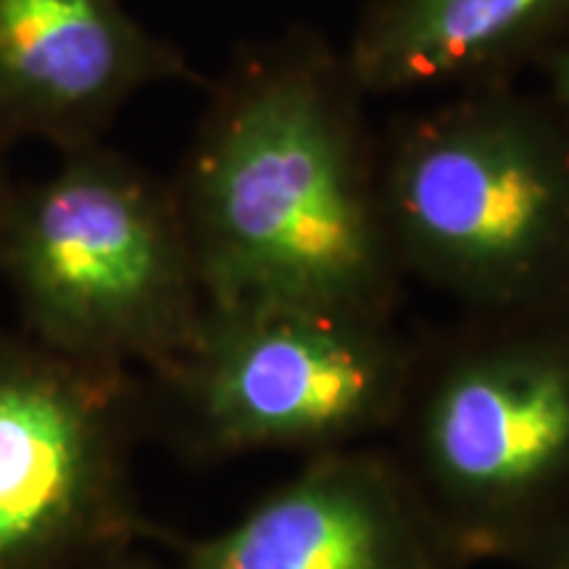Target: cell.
Here are the masks:
<instances>
[{"mask_svg": "<svg viewBox=\"0 0 569 569\" xmlns=\"http://www.w3.org/2000/svg\"><path fill=\"white\" fill-rule=\"evenodd\" d=\"M365 98L309 32L253 48L213 84L172 182L206 306L388 319L401 267Z\"/></svg>", "mask_w": 569, "mask_h": 569, "instance_id": "cell-1", "label": "cell"}, {"mask_svg": "<svg viewBox=\"0 0 569 569\" xmlns=\"http://www.w3.org/2000/svg\"><path fill=\"white\" fill-rule=\"evenodd\" d=\"M380 196L401 272L496 319L569 317V148L543 92L480 84L403 119Z\"/></svg>", "mask_w": 569, "mask_h": 569, "instance_id": "cell-2", "label": "cell"}, {"mask_svg": "<svg viewBox=\"0 0 569 569\" xmlns=\"http://www.w3.org/2000/svg\"><path fill=\"white\" fill-rule=\"evenodd\" d=\"M0 277L21 332L101 367L146 365L163 377L206 317L172 182L103 142L13 184L0 219Z\"/></svg>", "mask_w": 569, "mask_h": 569, "instance_id": "cell-3", "label": "cell"}, {"mask_svg": "<svg viewBox=\"0 0 569 569\" xmlns=\"http://www.w3.org/2000/svg\"><path fill=\"white\" fill-rule=\"evenodd\" d=\"M213 453L336 446L398 415L411 361L388 319L315 306L211 309L163 375Z\"/></svg>", "mask_w": 569, "mask_h": 569, "instance_id": "cell-4", "label": "cell"}, {"mask_svg": "<svg viewBox=\"0 0 569 569\" xmlns=\"http://www.w3.org/2000/svg\"><path fill=\"white\" fill-rule=\"evenodd\" d=\"M417 443L448 522L486 549L517 551L567 515L569 317L496 319L427 390Z\"/></svg>", "mask_w": 569, "mask_h": 569, "instance_id": "cell-5", "label": "cell"}, {"mask_svg": "<svg viewBox=\"0 0 569 569\" xmlns=\"http://www.w3.org/2000/svg\"><path fill=\"white\" fill-rule=\"evenodd\" d=\"M127 375L0 327V569H77L122 549Z\"/></svg>", "mask_w": 569, "mask_h": 569, "instance_id": "cell-6", "label": "cell"}, {"mask_svg": "<svg viewBox=\"0 0 569 569\" xmlns=\"http://www.w3.org/2000/svg\"><path fill=\"white\" fill-rule=\"evenodd\" d=\"M180 80L188 59L122 0H0V151L96 146L134 96Z\"/></svg>", "mask_w": 569, "mask_h": 569, "instance_id": "cell-7", "label": "cell"}, {"mask_svg": "<svg viewBox=\"0 0 569 569\" xmlns=\"http://www.w3.org/2000/svg\"><path fill=\"white\" fill-rule=\"evenodd\" d=\"M443 525L396 469L327 453L219 536L184 569H446Z\"/></svg>", "mask_w": 569, "mask_h": 569, "instance_id": "cell-8", "label": "cell"}, {"mask_svg": "<svg viewBox=\"0 0 569 569\" xmlns=\"http://www.w3.org/2000/svg\"><path fill=\"white\" fill-rule=\"evenodd\" d=\"M569 40V0H365L343 51L365 96L509 82Z\"/></svg>", "mask_w": 569, "mask_h": 569, "instance_id": "cell-9", "label": "cell"}, {"mask_svg": "<svg viewBox=\"0 0 569 569\" xmlns=\"http://www.w3.org/2000/svg\"><path fill=\"white\" fill-rule=\"evenodd\" d=\"M532 569H569V511L519 546Z\"/></svg>", "mask_w": 569, "mask_h": 569, "instance_id": "cell-10", "label": "cell"}, {"mask_svg": "<svg viewBox=\"0 0 569 569\" xmlns=\"http://www.w3.org/2000/svg\"><path fill=\"white\" fill-rule=\"evenodd\" d=\"M540 67L546 71L543 98L549 101L569 148V40L565 46H559L557 51L546 56V59L540 61Z\"/></svg>", "mask_w": 569, "mask_h": 569, "instance_id": "cell-11", "label": "cell"}, {"mask_svg": "<svg viewBox=\"0 0 569 569\" xmlns=\"http://www.w3.org/2000/svg\"><path fill=\"white\" fill-rule=\"evenodd\" d=\"M77 569H151V567H148L146 561L127 557L124 549H117V551L103 553V557L88 561V565L77 567Z\"/></svg>", "mask_w": 569, "mask_h": 569, "instance_id": "cell-12", "label": "cell"}, {"mask_svg": "<svg viewBox=\"0 0 569 569\" xmlns=\"http://www.w3.org/2000/svg\"><path fill=\"white\" fill-rule=\"evenodd\" d=\"M11 180H9V169H6V151H0V219H3L6 203H9L11 196Z\"/></svg>", "mask_w": 569, "mask_h": 569, "instance_id": "cell-13", "label": "cell"}]
</instances>
